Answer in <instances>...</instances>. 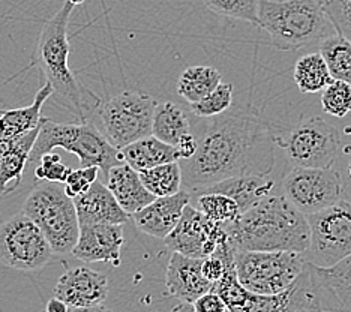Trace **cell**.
Segmentation results:
<instances>
[{"label": "cell", "instance_id": "obj_47", "mask_svg": "<svg viewBox=\"0 0 351 312\" xmlns=\"http://www.w3.org/2000/svg\"><path fill=\"white\" fill-rule=\"evenodd\" d=\"M317 2H320V3H323V5H324V3H326V0H317Z\"/></svg>", "mask_w": 351, "mask_h": 312}, {"label": "cell", "instance_id": "obj_17", "mask_svg": "<svg viewBox=\"0 0 351 312\" xmlns=\"http://www.w3.org/2000/svg\"><path fill=\"white\" fill-rule=\"evenodd\" d=\"M189 200V192L185 189L170 197H156L150 204L131 216L141 233L164 240L179 224Z\"/></svg>", "mask_w": 351, "mask_h": 312}, {"label": "cell", "instance_id": "obj_12", "mask_svg": "<svg viewBox=\"0 0 351 312\" xmlns=\"http://www.w3.org/2000/svg\"><path fill=\"white\" fill-rule=\"evenodd\" d=\"M342 178L330 168L294 167L282 180L284 197L302 215H313L341 200Z\"/></svg>", "mask_w": 351, "mask_h": 312}, {"label": "cell", "instance_id": "obj_13", "mask_svg": "<svg viewBox=\"0 0 351 312\" xmlns=\"http://www.w3.org/2000/svg\"><path fill=\"white\" fill-rule=\"evenodd\" d=\"M169 250L185 257L203 260L217 252L222 245L228 243V235L222 224H217L188 204L182 218L171 233L164 239Z\"/></svg>", "mask_w": 351, "mask_h": 312}, {"label": "cell", "instance_id": "obj_8", "mask_svg": "<svg viewBox=\"0 0 351 312\" xmlns=\"http://www.w3.org/2000/svg\"><path fill=\"white\" fill-rule=\"evenodd\" d=\"M156 102L150 95L126 91L99 107L102 134L117 150L152 135Z\"/></svg>", "mask_w": 351, "mask_h": 312}, {"label": "cell", "instance_id": "obj_43", "mask_svg": "<svg viewBox=\"0 0 351 312\" xmlns=\"http://www.w3.org/2000/svg\"><path fill=\"white\" fill-rule=\"evenodd\" d=\"M170 312H195V309L193 307V303L182 302V303H179L178 307H174Z\"/></svg>", "mask_w": 351, "mask_h": 312}, {"label": "cell", "instance_id": "obj_29", "mask_svg": "<svg viewBox=\"0 0 351 312\" xmlns=\"http://www.w3.org/2000/svg\"><path fill=\"white\" fill-rule=\"evenodd\" d=\"M294 83L302 93H318L332 83V75L322 54L318 51L308 53L294 65Z\"/></svg>", "mask_w": 351, "mask_h": 312}, {"label": "cell", "instance_id": "obj_44", "mask_svg": "<svg viewBox=\"0 0 351 312\" xmlns=\"http://www.w3.org/2000/svg\"><path fill=\"white\" fill-rule=\"evenodd\" d=\"M66 2H69L71 5H74V6H77V5H82V3H84L86 0H66Z\"/></svg>", "mask_w": 351, "mask_h": 312}, {"label": "cell", "instance_id": "obj_3", "mask_svg": "<svg viewBox=\"0 0 351 312\" xmlns=\"http://www.w3.org/2000/svg\"><path fill=\"white\" fill-rule=\"evenodd\" d=\"M74 5L65 2L49 21H45L34 53V62L53 87V98L63 108L86 122L93 111L99 108L101 99L97 93L78 83L69 69V36L68 26Z\"/></svg>", "mask_w": 351, "mask_h": 312}, {"label": "cell", "instance_id": "obj_45", "mask_svg": "<svg viewBox=\"0 0 351 312\" xmlns=\"http://www.w3.org/2000/svg\"><path fill=\"white\" fill-rule=\"evenodd\" d=\"M267 2H285V0H267Z\"/></svg>", "mask_w": 351, "mask_h": 312}, {"label": "cell", "instance_id": "obj_6", "mask_svg": "<svg viewBox=\"0 0 351 312\" xmlns=\"http://www.w3.org/2000/svg\"><path fill=\"white\" fill-rule=\"evenodd\" d=\"M21 213L34 221L54 254H71L78 239V216L73 198L63 189V183L41 182L32 189Z\"/></svg>", "mask_w": 351, "mask_h": 312}, {"label": "cell", "instance_id": "obj_19", "mask_svg": "<svg viewBox=\"0 0 351 312\" xmlns=\"http://www.w3.org/2000/svg\"><path fill=\"white\" fill-rule=\"evenodd\" d=\"M78 224H114L123 226L130 215L122 211L116 198L102 182L97 180L84 194L73 198Z\"/></svg>", "mask_w": 351, "mask_h": 312}, {"label": "cell", "instance_id": "obj_10", "mask_svg": "<svg viewBox=\"0 0 351 312\" xmlns=\"http://www.w3.org/2000/svg\"><path fill=\"white\" fill-rule=\"evenodd\" d=\"M275 144L284 149L294 167L330 168L338 159L341 139L337 128L322 117H311L303 120L287 137H275Z\"/></svg>", "mask_w": 351, "mask_h": 312}, {"label": "cell", "instance_id": "obj_41", "mask_svg": "<svg viewBox=\"0 0 351 312\" xmlns=\"http://www.w3.org/2000/svg\"><path fill=\"white\" fill-rule=\"evenodd\" d=\"M68 309H69V307L66 305V303L58 298L50 299L45 305V312H68Z\"/></svg>", "mask_w": 351, "mask_h": 312}, {"label": "cell", "instance_id": "obj_31", "mask_svg": "<svg viewBox=\"0 0 351 312\" xmlns=\"http://www.w3.org/2000/svg\"><path fill=\"white\" fill-rule=\"evenodd\" d=\"M189 204L200 211L207 219L217 224H227L234 221L241 209L239 206L227 195L217 194V192H203V194L189 195Z\"/></svg>", "mask_w": 351, "mask_h": 312}, {"label": "cell", "instance_id": "obj_38", "mask_svg": "<svg viewBox=\"0 0 351 312\" xmlns=\"http://www.w3.org/2000/svg\"><path fill=\"white\" fill-rule=\"evenodd\" d=\"M193 307L195 312H228L226 303L215 291H209L203 296H200L194 303Z\"/></svg>", "mask_w": 351, "mask_h": 312}, {"label": "cell", "instance_id": "obj_15", "mask_svg": "<svg viewBox=\"0 0 351 312\" xmlns=\"http://www.w3.org/2000/svg\"><path fill=\"white\" fill-rule=\"evenodd\" d=\"M125 236L114 224H80L77 243L71 254L83 263H107L119 267Z\"/></svg>", "mask_w": 351, "mask_h": 312}, {"label": "cell", "instance_id": "obj_20", "mask_svg": "<svg viewBox=\"0 0 351 312\" xmlns=\"http://www.w3.org/2000/svg\"><path fill=\"white\" fill-rule=\"evenodd\" d=\"M39 128L17 139L0 140V197L11 194L21 185Z\"/></svg>", "mask_w": 351, "mask_h": 312}, {"label": "cell", "instance_id": "obj_30", "mask_svg": "<svg viewBox=\"0 0 351 312\" xmlns=\"http://www.w3.org/2000/svg\"><path fill=\"white\" fill-rule=\"evenodd\" d=\"M143 185L155 197H170L182 191V168L179 161L162 164L140 171Z\"/></svg>", "mask_w": 351, "mask_h": 312}, {"label": "cell", "instance_id": "obj_39", "mask_svg": "<svg viewBox=\"0 0 351 312\" xmlns=\"http://www.w3.org/2000/svg\"><path fill=\"white\" fill-rule=\"evenodd\" d=\"M224 270H226L224 263H222L218 257H215V255L202 260V274L207 281L212 283L213 285L219 281L222 275H224Z\"/></svg>", "mask_w": 351, "mask_h": 312}, {"label": "cell", "instance_id": "obj_33", "mask_svg": "<svg viewBox=\"0 0 351 312\" xmlns=\"http://www.w3.org/2000/svg\"><path fill=\"white\" fill-rule=\"evenodd\" d=\"M258 2L260 0H204V5L222 17L258 24Z\"/></svg>", "mask_w": 351, "mask_h": 312}, {"label": "cell", "instance_id": "obj_11", "mask_svg": "<svg viewBox=\"0 0 351 312\" xmlns=\"http://www.w3.org/2000/svg\"><path fill=\"white\" fill-rule=\"evenodd\" d=\"M53 255L49 240L25 213L14 215L0 226V260L6 266L35 272L45 267Z\"/></svg>", "mask_w": 351, "mask_h": 312}, {"label": "cell", "instance_id": "obj_23", "mask_svg": "<svg viewBox=\"0 0 351 312\" xmlns=\"http://www.w3.org/2000/svg\"><path fill=\"white\" fill-rule=\"evenodd\" d=\"M106 179V187L113 194L122 211L130 216L141 211L156 198L143 185L140 174L125 163L111 167Z\"/></svg>", "mask_w": 351, "mask_h": 312}, {"label": "cell", "instance_id": "obj_9", "mask_svg": "<svg viewBox=\"0 0 351 312\" xmlns=\"http://www.w3.org/2000/svg\"><path fill=\"white\" fill-rule=\"evenodd\" d=\"M311 233L305 259L315 267H332L351 255V202L338 200L326 209L306 215Z\"/></svg>", "mask_w": 351, "mask_h": 312}, {"label": "cell", "instance_id": "obj_5", "mask_svg": "<svg viewBox=\"0 0 351 312\" xmlns=\"http://www.w3.org/2000/svg\"><path fill=\"white\" fill-rule=\"evenodd\" d=\"M56 147L75 155L80 167H98L104 176H107L111 167L123 163L121 150L111 146L98 128L87 122L58 123L51 119H43L29 164L36 165L39 158Z\"/></svg>", "mask_w": 351, "mask_h": 312}, {"label": "cell", "instance_id": "obj_26", "mask_svg": "<svg viewBox=\"0 0 351 312\" xmlns=\"http://www.w3.org/2000/svg\"><path fill=\"white\" fill-rule=\"evenodd\" d=\"M193 130L189 119L178 104L171 101L156 104L154 120H152V135L155 139L176 147Z\"/></svg>", "mask_w": 351, "mask_h": 312}, {"label": "cell", "instance_id": "obj_27", "mask_svg": "<svg viewBox=\"0 0 351 312\" xmlns=\"http://www.w3.org/2000/svg\"><path fill=\"white\" fill-rule=\"evenodd\" d=\"M221 72L212 67H191L179 77L178 93L189 106L202 101L204 96L221 84Z\"/></svg>", "mask_w": 351, "mask_h": 312}, {"label": "cell", "instance_id": "obj_7", "mask_svg": "<svg viewBox=\"0 0 351 312\" xmlns=\"http://www.w3.org/2000/svg\"><path fill=\"white\" fill-rule=\"evenodd\" d=\"M305 254L285 251H234L239 283L252 294L274 296L287 290L306 267Z\"/></svg>", "mask_w": 351, "mask_h": 312}, {"label": "cell", "instance_id": "obj_34", "mask_svg": "<svg viewBox=\"0 0 351 312\" xmlns=\"http://www.w3.org/2000/svg\"><path fill=\"white\" fill-rule=\"evenodd\" d=\"M322 107L333 117H346L351 111V84L332 80L322 91Z\"/></svg>", "mask_w": 351, "mask_h": 312}, {"label": "cell", "instance_id": "obj_16", "mask_svg": "<svg viewBox=\"0 0 351 312\" xmlns=\"http://www.w3.org/2000/svg\"><path fill=\"white\" fill-rule=\"evenodd\" d=\"M108 278L106 274L87 266L68 269L54 287V296L69 308L102 305L108 296Z\"/></svg>", "mask_w": 351, "mask_h": 312}, {"label": "cell", "instance_id": "obj_40", "mask_svg": "<svg viewBox=\"0 0 351 312\" xmlns=\"http://www.w3.org/2000/svg\"><path fill=\"white\" fill-rule=\"evenodd\" d=\"M176 150L179 154V161H186V159H191L194 156L195 150H197V139L195 134L191 132L183 137L178 146H176Z\"/></svg>", "mask_w": 351, "mask_h": 312}, {"label": "cell", "instance_id": "obj_32", "mask_svg": "<svg viewBox=\"0 0 351 312\" xmlns=\"http://www.w3.org/2000/svg\"><path fill=\"white\" fill-rule=\"evenodd\" d=\"M234 86L231 83H221L217 89L204 96L202 101L191 104V111L200 119H210L219 116L233 106Z\"/></svg>", "mask_w": 351, "mask_h": 312}, {"label": "cell", "instance_id": "obj_21", "mask_svg": "<svg viewBox=\"0 0 351 312\" xmlns=\"http://www.w3.org/2000/svg\"><path fill=\"white\" fill-rule=\"evenodd\" d=\"M313 272L323 308L351 312V255L332 267L313 266Z\"/></svg>", "mask_w": 351, "mask_h": 312}, {"label": "cell", "instance_id": "obj_42", "mask_svg": "<svg viewBox=\"0 0 351 312\" xmlns=\"http://www.w3.org/2000/svg\"><path fill=\"white\" fill-rule=\"evenodd\" d=\"M68 312H111V309L106 308L104 305H95V307H83V308H69Z\"/></svg>", "mask_w": 351, "mask_h": 312}, {"label": "cell", "instance_id": "obj_22", "mask_svg": "<svg viewBox=\"0 0 351 312\" xmlns=\"http://www.w3.org/2000/svg\"><path fill=\"white\" fill-rule=\"evenodd\" d=\"M274 188L275 182L267 179L266 176H236V178H228L188 192L189 195L203 194V192H217V194L227 195L239 206L242 213L258 200L272 194Z\"/></svg>", "mask_w": 351, "mask_h": 312}, {"label": "cell", "instance_id": "obj_36", "mask_svg": "<svg viewBox=\"0 0 351 312\" xmlns=\"http://www.w3.org/2000/svg\"><path fill=\"white\" fill-rule=\"evenodd\" d=\"M324 11L335 32L351 43V0H326Z\"/></svg>", "mask_w": 351, "mask_h": 312}, {"label": "cell", "instance_id": "obj_46", "mask_svg": "<svg viewBox=\"0 0 351 312\" xmlns=\"http://www.w3.org/2000/svg\"><path fill=\"white\" fill-rule=\"evenodd\" d=\"M324 309V308H323ZM324 312H342V311H332V309H324Z\"/></svg>", "mask_w": 351, "mask_h": 312}, {"label": "cell", "instance_id": "obj_48", "mask_svg": "<svg viewBox=\"0 0 351 312\" xmlns=\"http://www.w3.org/2000/svg\"><path fill=\"white\" fill-rule=\"evenodd\" d=\"M350 178H351V163H350Z\"/></svg>", "mask_w": 351, "mask_h": 312}, {"label": "cell", "instance_id": "obj_37", "mask_svg": "<svg viewBox=\"0 0 351 312\" xmlns=\"http://www.w3.org/2000/svg\"><path fill=\"white\" fill-rule=\"evenodd\" d=\"M98 167H80L77 170H71L65 183H63L65 194L69 198H75L84 194L98 180Z\"/></svg>", "mask_w": 351, "mask_h": 312}, {"label": "cell", "instance_id": "obj_18", "mask_svg": "<svg viewBox=\"0 0 351 312\" xmlns=\"http://www.w3.org/2000/svg\"><path fill=\"white\" fill-rule=\"evenodd\" d=\"M167 291L185 303H194L200 296L213 290V284L202 274V260L173 252L165 275Z\"/></svg>", "mask_w": 351, "mask_h": 312}, {"label": "cell", "instance_id": "obj_1", "mask_svg": "<svg viewBox=\"0 0 351 312\" xmlns=\"http://www.w3.org/2000/svg\"><path fill=\"white\" fill-rule=\"evenodd\" d=\"M197 150L179 161L185 191L203 188L236 176H267L275 164V137L269 125L251 107L237 104L210 117Z\"/></svg>", "mask_w": 351, "mask_h": 312}, {"label": "cell", "instance_id": "obj_24", "mask_svg": "<svg viewBox=\"0 0 351 312\" xmlns=\"http://www.w3.org/2000/svg\"><path fill=\"white\" fill-rule=\"evenodd\" d=\"M53 87L45 83L27 107L0 110V140H12L36 130L43 123L41 111L47 99L51 98Z\"/></svg>", "mask_w": 351, "mask_h": 312}, {"label": "cell", "instance_id": "obj_25", "mask_svg": "<svg viewBox=\"0 0 351 312\" xmlns=\"http://www.w3.org/2000/svg\"><path fill=\"white\" fill-rule=\"evenodd\" d=\"M123 163L137 173L162 164L178 163L179 154L174 146L155 139L154 135L141 139L121 149Z\"/></svg>", "mask_w": 351, "mask_h": 312}, {"label": "cell", "instance_id": "obj_35", "mask_svg": "<svg viewBox=\"0 0 351 312\" xmlns=\"http://www.w3.org/2000/svg\"><path fill=\"white\" fill-rule=\"evenodd\" d=\"M73 168L66 167L62 163V159L58 154H45L39 158L35 167V179L41 182H53V183H65Z\"/></svg>", "mask_w": 351, "mask_h": 312}, {"label": "cell", "instance_id": "obj_28", "mask_svg": "<svg viewBox=\"0 0 351 312\" xmlns=\"http://www.w3.org/2000/svg\"><path fill=\"white\" fill-rule=\"evenodd\" d=\"M333 80L351 84V43L339 34L324 36L317 45Z\"/></svg>", "mask_w": 351, "mask_h": 312}, {"label": "cell", "instance_id": "obj_14", "mask_svg": "<svg viewBox=\"0 0 351 312\" xmlns=\"http://www.w3.org/2000/svg\"><path fill=\"white\" fill-rule=\"evenodd\" d=\"M234 312H324L313 266L308 263L287 290L274 296L250 293L245 305Z\"/></svg>", "mask_w": 351, "mask_h": 312}, {"label": "cell", "instance_id": "obj_4", "mask_svg": "<svg viewBox=\"0 0 351 312\" xmlns=\"http://www.w3.org/2000/svg\"><path fill=\"white\" fill-rule=\"evenodd\" d=\"M257 26L278 50L299 51L320 44L332 24L324 5L317 0H260Z\"/></svg>", "mask_w": 351, "mask_h": 312}, {"label": "cell", "instance_id": "obj_2", "mask_svg": "<svg viewBox=\"0 0 351 312\" xmlns=\"http://www.w3.org/2000/svg\"><path fill=\"white\" fill-rule=\"evenodd\" d=\"M234 251H285L306 254L311 233L306 216L284 195L270 194L234 221L222 224Z\"/></svg>", "mask_w": 351, "mask_h": 312}]
</instances>
